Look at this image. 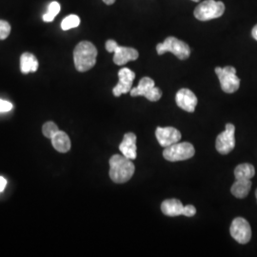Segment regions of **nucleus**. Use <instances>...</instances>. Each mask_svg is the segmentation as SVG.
Instances as JSON below:
<instances>
[{"label":"nucleus","mask_w":257,"mask_h":257,"mask_svg":"<svg viewBox=\"0 0 257 257\" xmlns=\"http://www.w3.org/2000/svg\"><path fill=\"white\" fill-rule=\"evenodd\" d=\"M96 57L97 50L90 41H81L74 48V66L80 73L91 70L96 63Z\"/></svg>","instance_id":"f257e3e1"},{"label":"nucleus","mask_w":257,"mask_h":257,"mask_svg":"<svg viewBox=\"0 0 257 257\" xmlns=\"http://www.w3.org/2000/svg\"><path fill=\"white\" fill-rule=\"evenodd\" d=\"M136 168L131 159L124 156L114 155L110 159V177L114 183L128 181L135 174Z\"/></svg>","instance_id":"f03ea898"},{"label":"nucleus","mask_w":257,"mask_h":257,"mask_svg":"<svg viewBox=\"0 0 257 257\" xmlns=\"http://www.w3.org/2000/svg\"><path fill=\"white\" fill-rule=\"evenodd\" d=\"M156 52L159 55H164L167 52L172 53L180 60H186L191 55L189 45L174 37H167L163 43L157 44Z\"/></svg>","instance_id":"7ed1b4c3"},{"label":"nucleus","mask_w":257,"mask_h":257,"mask_svg":"<svg viewBox=\"0 0 257 257\" xmlns=\"http://www.w3.org/2000/svg\"><path fill=\"white\" fill-rule=\"evenodd\" d=\"M225 12V5L221 1L205 0L201 2L193 12L195 19L200 21H208L218 19Z\"/></svg>","instance_id":"20e7f679"},{"label":"nucleus","mask_w":257,"mask_h":257,"mask_svg":"<svg viewBox=\"0 0 257 257\" xmlns=\"http://www.w3.org/2000/svg\"><path fill=\"white\" fill-rule=\"evenodd\" d=\"M215 74H217L220 81L221 89L227 93L236 92L240 86V79L236 75V70L234 67L227 66L225 68H215Z\"/></svg>","instance_id":"39448f33"},{"label":"nucleus","mask_w":257,"mask_h":257,"mask_svg":"<svg viewBox=\"0 0 257 257\" xmlns=\"http://www.w3.org/2000/svg\"><path fill=\"white\" fill-rule=\"evenodd\" d=\"M195 154L194 147L189 142L175 143L172 146L165 148L163 151V156L166 160L171 162L183 161L192 158Z\"/></svg>","instance_id":"423d86ee"},{"label":"nucleus","mask_w":257,"mask_h":257,"mask_svg":"<svg viewBox=\"0 0 257 257\" xmlns=\"http://www.w3.org/2000/svg\"><path fill=\"white\" fill-rule=\"evenodd\" d=\"M130 92L132 96H145L152 102L158 101L162 96L161 90L156 88L155 81L148 76L141 78L138 87L132 89Z\"/></svg>","instance_id":"0eeeda50"},{"label":"nucleus","mask_w":257,"mask_h":257,"mask_svg":"<svg viewBox=\"0 0 257 257\" xmlns=\"http://www.w3.org/2000/svg\"><path fill=\"white\" fill-rule=\"evenodd\" d=\"M161 211L167 216L185 215L192 217L196 213V209L193 205L183 206L178 199H167L161 204Z\"/></svg>","instance_id":"6e6552de"},{"label":"nucleus","mask_w":257,"mask_h":257,"mask_svg":"<svg viewBox=\"0 0 257 257\" xmlns=\"http://www.w3.org/2000/svg\"><path fill=\"white\" fill-rule=\"evenodd\" d=\"M235 127L228 123L226 128L216 138L215 148L221 155H228L235 147Z\"/></svg>","instance_id":"1a4fd4ad"},{"label":"nucleus","mask_w":257,"mask_h":257,"mask_svg":"<svg viewBox=\"0 0 257 257\" xmlns=\"http://www.w3.org/2000/svg\"><path fill=\"white\" fill-rule=\"evenodd\" d=\"M230 235L239 244H247L251 238V228L243 217L234 218L230 228Z\"/></svg>","instance_id":"9d476101"},{"label":"nucleus","mask_w":257,"mask_h":257,"mask_svg":"<svg viewBox=\"0 0 257 257\" xmlns=\"http://www.w3.org/2000/svg\"><path fill=\"white\" fill-rule=\"evenodd\" d=\"M136 78V74L128 68H123L118 72V83L113 88V95L118 97L121 94L128 93L132 90L133 82Z\"/></svg>","instance_id":"9b49d317"},{"label":"nucleus","mask_w":257,"mask_h":257,"mask_svg":"<svg viewBox=\"0 0 257 257\" xmlns=\"http://www.w3.org/2000/svg\"><path fill=\"white\" fill-rule=\"evenodd\" d=\"M156 137L158 143L162 147L167 148L179 142L181 139V133L173 127H157Z\"/></svg>","instance_id":"f8f14e48"},{"label":"nucleus","mask_w":257,"mask_h":257,"mask_svg":"<svg viewBox=\"0 0 257 257\" xmlns=\"http://www.w3.org/2000/svg\"><path fill=\"white\" fill-rule=\"evenodd\" d=\"M175 101L180 109L188 112H193L198 100L196 95L191 90L181 89L176 93Z\"/></svg>","instance_id":"ddd939ff"},{"label":"nucleus","mask_w":257,"mask_h":257,"mask_svg":"<svg viewBox=\"0 0 257 257\" xmlns=\"http://www.w3.org/2000/svg\"><path fill=\"white\" fill-rule=\"evenodd\" d=\"M112 53H114L113 62L118 66L127 64L128 61L137 60L139 57L138 50L130 47L119 46L118 44L115 45Z\"/></svg>","instance_id":"4468645a"},{"label":"nucleus","mask_w":257,"mask_h":257,"mask_svg":"<svg viewBox=\"0 0 257 257\" xmlns=\"http://www.w3.org/2000/svg\"><path fill=\"white\" fill-rule=\"evenodd\" d=\"M122 155L131 160H135L138 156L137 136L134 133H127L119 145Z\"/></svg>","instance_id":"2eb2a0df"},{"label":"nucleus","mask_w":257,"mask_h":257,"mask_svg":"<svg viewBox=\"0 0 257 257\" xmlns=\"http://www.w3.org/2000/svg\"><path fill=\"white\" fill-rule=\"evenodd\" d=\"M52 144L55 150L61 154L68 153L71 150L70 138L62 131H58L52 138Z\"/></svg>","instance_id":"dca6fc26"},{"label":"nucleus","mask_w":257,"mask_h":257,"mask_svg":"<svg viewBox=\"0 0 257 257\" xmlns=\"http://www.w3.org/2000/svg\"><path fill=\"white\" fill-rule=\"evenodd\" d=\"M38 69V60L31 53H24L20 57V70L23 74L35 73Z\"/></svg>","instance_id":"f3484780"},{"label":"nucleus","mask_w":257,"mask_h":257,"mask_svg":"<svg viewBox=\"0 0 257 257\" xmlns=\"http://www.w3.org/2000/svg\"><path fill=\"white\" fill-rule=\"evenodd\" d=\"M250 179H236V181L231 186L230 192L236 198H245L251 189Z\"/></svg>","instance_id":"a211bd4d"},{"label":"nucleus","mask_w":257,"mask_h":257,"mask_svg":"<svg viewBox=\"0 0 257 257\" xmlns=\"http://www.w3.org/2000/svg\"><path fill=\"white\" fill-rule=\"evenodd\" d=\"M255 175L254 167L249 163H243L234 170L235 179H251Z\"/></svg>","instance_id":"6ab92c4d"},{"label":"nucleus","mask_w":257,"mask_h":257,"mask_svg":"<svg viewBox=\"0 0 257 257\" xmlns=\"http://www.w3.org/2000/svg\"><path fill=\"white\" fill-rule=\"evenodd\" d=\"M60 9H61L60 4L58 2H56V1H53L49 5L46 14H44L43 20L45 22H52L55 19V17L58 15V13L60 12Z\"/></svg>","instance_id":"aec40b11"},{"label":"nucleus","mask_w":257,"mask_h":257,"mask_svg":"<svg viewBox=\"0 0 257 257\" xmlns=\"http://www.w3.org/2000/svg\"><path fill=\"white\" fill-rule=\"evenodd\" d=\"M79 24H80V19L76 15H70L62 20L61 29L63 31H68V30L78 27Z\"/></svg>","instance_id":"412c9836"},{"label":"nucleus","mask_w":257,"mask_h":257,"mask_svg":"<svg viewBox=\"0 0 257 257\" xmlns=\"http://www.w3.org/2000/svg\"><path fill=\"white\" fill-rule=\"evenodd\" d=\"M58 127L56 126V124H55L54 122H47L44 125H43V128H42V133L43 135L48 138H51L55 136V134L58 132Z\"/></svg>","instance_id":"4be33fe9"},{"label":"nucleus","mask_w":257,"mask_h":257,"mask_svg":"<svg viewBox=\"0 0 257 257\" xmlns=\"http://www.w3.org/2000/svg\"><path fill=\"white\" fill-rule=\"evenodd\" d=\"M11 34V25L5 20H0V40L6 39Z\"/></svg>","instance_id":"5701e85b"},{"label":"nucleus","mask_w":257,"mask_h":257,"mask_svg":"<svg viewBox=\"0 0 257 257\" xmlns=\"http://www.w3.org/2000/svg\"><path fill=\"white\" fill-rule=\"evenodd\" d=\"M13 104L7 100L0 99V112H6L13 109Z\"/></svg>","instance_id":"b1692460"},{"label":"nucleus","mask_w":257,"mask_h":257,"mask_svg":"<svg viewBox=\"0 0 257 257\" xmlns=\"http://www.w3.org/2000/svg\"><path fill=\"white\" fill-rule=\"evenodd\" d=\"M6 185H7V180H6L4 177L0 176V193H1L2 191H4Z\"/></svg>","instance_id":"393cba45"},{"label":"nucleus","mask_w":257,"mask_h":257,"mask_svg":"<svg viewBox=\"0 0 257 257\" xmlns=\"http://www.w3.org/2000/svg\"><path fill=\"white\" fill-rule=\"evenodd\" d=\"M251 36H252V37L257 41V24L253 27L252 31H251Z\"/></svg>","instance_id":"a878e982"},{"label":"nucleus","mask_w":257,"mask_h":257,"mask_svg":"<svg viewBox=\"0 0 257 257\" xmlns=\"http://www.w3.org/2000/svg\"><path fill=\"white\" fill-rule=\"evenodd\" d=\"M103 2L105 4H107V5H111V4H113L115 2V0H103Z\"/></svg>","instance_id":"bb28decb"},{"label":"nucleus","mask_w":257,"mask_h":257,"mask_svg":"<svg viewBox=\"0 0 257 257\" xmlns=\"http://www.w3.org/2000/svg\"><path fill=\"white\" fill-rule=\"evenodd\" d=\"M194 2H199V0H193Z\"/></svg>","instance_id":"cd10ccee"},{"label":"nucleus","mask_w":257,"mask_h":257,"mask_svg":"<svg viewBox=\"0 0 257 257\" xmlns=\"http://www.w3.org/2000/svg\"><path fill=\"white\" fill-rule=\"evenodd\" d=\"M255 196H256V199H257V190L255 191Z\"/></svg>","instance_id":"c85d7f7f"}]
</instances>
